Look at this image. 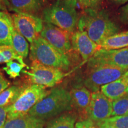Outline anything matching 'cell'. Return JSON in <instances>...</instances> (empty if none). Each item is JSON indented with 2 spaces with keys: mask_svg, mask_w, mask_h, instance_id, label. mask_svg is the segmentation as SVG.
<instances>
[{
  "mask_svg": "<svg viewBox=\"0 0 128 128\" xmlns=\"http://www.w3.org/2000/svg\"><path fill=\"white\" fill-rule=\"evenodd\" d=\"M50 90L43 86L29 84L24 89L15 103L8 107L7 119L28 114L36 104L46 97Z\"/></svg>",
  "mask_w": 128,
  "mask_h": 128,
  "instance_id": "6",
  "label": "cell"
},
{
  "mask_svg": "<svg viewBox=\"0 0 128 128\" xmlns=\"http://www.w3.org/2000/svg\"><path fill=\"white\" fill-rule=\"evenodd\" d=\"M14 29L12 16L7 12H0V46H12Z\"/></svg>",
  "mask_w": 128,
  "mask_h": 128,
  "instance_id": "17",
  "label": "cell"
},
{
  "mask_svg": "<svg viewBox=\"0 0 128 128\" xmlns=\"http://www.w3.org/2000/svg\"><path fill=\"white\" fill-rule=\"evenodd\" d=\"M128 70L108 64L87 63L83 84L92 92H98L103 86L121 78Z\"/></svg>",
  "mask_w": 128,
  "mask_h": 128,
  "instance_id": "5",
  "label": "cell"
},
{
  "mask_svg": "<svg viewBox=\"0 0 128 128\" xmlns=\"http://www.w3.org/2000/svg\"><path fill=\"white\" fill-rule=\"evenodd\" d=\"M49 1H56V0H49Z\"/></svg>",
  "mask_w": 128,
  "mask_h": 128,
  "instance_id": "36",
  "label": "cell"
},
{
  "mask_svg": "<svg viewBox=\"0 0 128 128\" xmlns=\"http://www.w3.org/2000/svg\"><path fill=\"white\" fill-rule=\"evenodd\" d=\"M78 116L74 111L64 112L49 120L45 128H74Z\"/></svg>",
  "mask_w": 128,
  "mask_h": 128,
  "instance_id": "18",
  "label": "cell"
},
{
  "mask_svg": "<svg viewBox=\"0 0 128 128\" xmlns=\"http://www.w3.org/2000/svg\"><path fill=\"white\" fill-rule=\"evenodd\" d=\"M25 67H28L26 64H22L12 60L6 63V66L3 68V70L10 78L15 79L20 76V73L23 71V68Z\"/></svg>",
  "mask_w": 128,
  "mask_h": 128,
  "instance_id": "24",
  "label": "cell"
},
{
  "mask_svg": "<svg viewBox=\"0 0 128 128\" xmlns=\"http://www.w3.org/2000/svg\"><path fill=\"white\" fill-rule=\"evenodd\" d=\"M29 84L52 88L61 82L66 73L58 68L46 66L38 61H32L29 71H24Z\"/></svg>",
  "mask_w": 128,
  "mask_h": 128,
  "instance_id": "8",
  "label": "cell"
},
{
  "mask_svg": "<svg viewBox=\"0 0 128 128\" xmlns=\"http://www.w3.org/2000/svg\"><path fill=\"white\" fill-rule=\"evenodd\" d=\"M107 1L110 4L117 6V7L122 6V5H124L126 3L128 2V0H107Z\"/></svg>",
  "mask_w": 128,
  "mask_h": 128,
  "instance_id": "31",
  "label": "cell"
},
{
  "mask_svg": "<svg viewBox=\"0 0 128 128\" xmlns=\"http://www.w3.org/2000/svg\"><path fill=\"white\" fill-rule=\"evenodd\" d=\"M11 82L5 77L2 71L0 70V94L10 86Z\"/></svg>",
  "mask_w": 128,
  "mask_h": 128,
  "instance_id": "29",
  "label": "cell"
},
{
  "mask_svg": "<svg viewBox=\"0 0 128 128\" xmlns=\"http://www.w3.org/2000/svg\"><path fill=\"white\" fill-rule=\"evenodd\" d=\"M96 128H98V127H96Z\"/></svg>",
  "mask_w": 128,
  "mask_h": 128,
  "instance_id": "38",
  "label": "cell"
},
{
  "mask_svg": "<svg viewBox=\"0 0 128 128\" xmlns=\"http://www.w3.org/2000/svg\"><path fill=\"white\" fill-rule=\"evenodd\" d=\"M87 63L108 64L128 70V47L111 50L100 48Z\"/></svg>",
  "mask_w": 128,
  "mask_h": 128,
  "instance_id": "12",
  "label": "cell"
},
{
  "mask_svg": "<svg viewBox=\"0 0 128 128\" xmlns=\"http://www.w3.org/2000/svg\"><path fill=\"white\" fill-rule=\"evenodd\" d=\"M78 30L87 33L92 41L100 46L106 39L119 33L120 30L105 10H84L80 16Z\"/></svg>",
  "mask_w": 128,
  "mask_h": 128,
  "instance_id": "1",
  "label": "cell"
},
{
  "mask_svg": "<svg viewBox=\"0 0 128 128\" xmlns=\"http://www.w3.org/2000/svg\"><path fill=\"white\" fill-rule=\"evenodd\" d=\"M74 7L65 0H56L44 10L43 21L73 34L78 28L79 16Z\"/></svg>",
  "mask_w": 128,
  "mask_h": 128,
  "instance_id": "3",
  "label": "cell"
},
{
  "mask_svg": "<svg viewBox=\"0 0 128 128\" xmlns=\"http://www.w3.org/2000/svg\"><path fill=\"white\" fill-rule=\"evenodd\" d=\"M73 110L78 119H88V109L92 98V92L84 86L82 77L77 76L73 80L70 88Z\"/></svg>",
  "mask_w": 128,
  "mask_h": 128,
  "instance_id": "9",
  "label": "cell"
},
{
  "mask_svg": "<svg viewBox=\"0 0 128 128\" xmlns=\"http://www.w3.org/2000/svg\"><path fill=\"white\" fill-rule=\"evenodd\" d=\"M128 89V80L122 76L116 81L102 86L100 92L113 102L127 94Z\"/></svg>",
  "mask_w": 128,
  "mask_h": 128,
  "instance_id": "15",
  "label": "cell"
},
{
  "mask_svg": "<svg viewBox=\"0 0 128 128\" xmlns=\"http://www.w3.org/2000/svg\"><path fill=\"white\" fill-rule=\"evenodd\" d=\"M12 46L19 56L23 59L28 57L29 54V44L28 40L22 36L15 28L12 32Z\"/></svg>",
  "mask_w": 128,
  "mask_h": 128,
  "instance_id": "21",
  "label": "cell"
},
{
  "mask_svg": "<svg viewBox=\"0 0 128 128\" xmlns=\"http://www.w3.org/2000/svg\"><path fill=\"white\" fill-rule=\"evenodd\" d=\"M72 110L70 89L64 86H58L51 89L50 93L36 104L28 114L47 120L64 112Z\"/></svg>",
  "mask_w": 128,
  "mask_h": 128,
  "instance_id": "2",
  "label": "cell"
},
{
  "mask_svg": "<svg viewBox=\"0 0 128 128\" xmlns=\"http://www.w3.org/2000/svg\"><path fill=\"white\" fill-rule=\"evenodd\" d=\"M124 76V78H125L126 79H127L128 80V70L127 71H126V72L124 74V76Z\"/></svg>",
  "mask_w": 128,
  "mask_h": 128,
  "instance_id": "35",
  "label": "cell"
},
{
  "mask_svg": "<svg viewBox=\"0 0 128 128\" xmlns=\"http://www.w3.org/2000/svg\"><path fill=\"white\" fill-rule=\"evenodd\" d=\"M112 116L128 114V94L112 102Z\"/></svg>",
  "mask_w": 128,
  "mask_h": 128,
  "instance_id": "23",
  "label": "cell"
},
{
  "mask_svg": "<svg viewBox=\"0 0 128 128\" xmlns=\"http://www.w3.org/2000/svg\"><path fill=\"white\" fill-rule=\"evenodd\" d=\"M103 1V0H78V3L83 10L88 9L99 10Z\"/></svg>",
  "mask_w": 128,
  "mask_h": 128,
  "instance_id": "26",
  "label": "cell"
},
{
  "mask_svg": "<svg viewBox=\"0 0 128 128\" xmlns=\"http://www.w3.org/2000/svg\"><path fill=\"white\" fill-rule=\"evenodd\" d=\"M12 60H16L22 64H26L23 59L16 54L12 46H0V64L7 63Z\"/></svg>",
  "mask_w": 128,
  "mask_h": 128,
  "instance_id": "22",
  "label": "cell"
},
{
  "mask_svg": "<svg viewBox=\"0 0 128 128\" xmlns=\"http://www.w3.org/2000/svg\"><path fill=\"white\" fill-rule=\"evenodd\" d=\"M118 16L122 23L128 25V3L118 10Z\"/></svg>",
  "mask_w": 128,
  "mask_h": 128,
  "instance_id": "27",
  "label": "cell"
},
{
  "mask_svg": "<svg viewBox=\"0 0 128 128\" xmlns=\"http://www.w3.org/2000/svg\"><path fill=\"white\" fill-rule=\"evenodd\" d=\"M71 42L72 49L84 62L88 61L100 48V46L90 39L86 32L79 30L71 34Z\"/></svg>",
  "mask_w": 128,
  "mask_h": 128,
  "instance_id": "13",
  "label": "cell"
},
{
  "mask_svg": "<svg viewBox=\"0 0 128 128\" xmlns=\"http://www.w3.org/2000/svg\"><path fill=\"white\" fill-rule=\"evenodd\" d=\"M106 120L115 128H128V114L112 116Z\"/></svg>",
  "mask_w": 128,
  "mask_h": 128,
  "instance_id": "25",
  "label": "cell"
},
{
  "mask_svg": "<svg viewBox=\"0 0 128 128\" xmlns=\"http://www.w3.org/2000/svg\"><path fill=\"white\" fill-rule=\"evenodd\" d=\"M67 2H68L70 4H71L72 6H74V7H76V5L78 3V0H65Z\"/></svg>",
  "mask_w": 128,
  "mask_h": 128,
  "instance_id": "34",
  "label": "cell"
},
{
  "mask_svg": "<svg viewBox=\"0 0 128 128\" xmlns=\"http://www.w3.org/2000/svg\"><path fill=\"white\" fill-rule=\"evenodd\" d=\"M112 101L100 91L92 92L88 109V119L98 127L101 124L112 117Z\"/></svg>",
  "mask_w": 128,
  "mask_h": 128,
  "instance_id": "11",
  "label": "cell"
},
{
  "mask_svg": "<svg viewBox=\"0 0 128 128\" xmlns=\"http://www.w3.org/2000/svg\"><path fill=\"white\" fill-rule=\"evenodd\" d=\"M7 7L5 0H0V11L1 12H7Z\"/></svg>",
  "mask_w": 128,
  "mask_h": 128,
  "instance_id": "33",
  "label": "cell"
},
{
  "mask_svg": "<svg viewBox=\"0 0 128 128\" xmlns=\"http://www.w3.org/2000/svg\"><path fill=\"white\" fill-rule=\"evenodd\" d=\"M12 16L14 28L30 44L40 36L44 22L38 16L24 13Z\"/></svg>",
  "mask_w": 128,
  "mask_h": 128,
  "instance_id": "10",
  "label": "cell"
},
{
  "mask_svg": "<svg viewBox=\"0 0 128 128\" xmlns=\"http://www.w3.org/2000/svg\"><path fill=\"white\" fill-rule=\"evenodd\" d=\"M5 1H6V0H5Z\"/></svg>",
  "mask_w": 128,
  "mask_h": 128,
  "instance_id": "39",
  "label": "cell"
},
{
  "mask_svg": "<svg viewBox=\"0 0 128 128\" xmlns=\"http://www.w3.org/2000/svg\"><path fill=\"white\" fill-rule=\"evenodd\" d=\"M8 108L0 107V128H3L7 118Z\"/></svg>",
  "mask_w": 128,
  "mask_h": 128,
  "instance_id": "30",
  "label": "cell"
},
{
  "mask_svg": "<svg viewBox=\"0 0 128 128\" xmlns=\"http://www.w3.org/2000/svg\"><path fill=\"white\" fill-rule=\"evenodd\" d=\"M99 128H115L113 125L109 124L107 120L103 122L102 124H101L100 125L98 126Z\"/></svg>",
  "mask_w": 128,
  "mask_h": 128,
  "instance_id": "32",
  "label": "cell"
},
{
  "mask_svg": "<svg viewBox=\"0 0 128 128\" xmlns=\"http://www.w3.org/2000/svg\"><path fill=\"white\" fill-rule=\"evenodd\" d=\"M46 120L28 114L7 119L3 128H44Z\"/></svg>",
  "mask_w": 128,
  "mask_h": 128,
  "instance_id": "16",
  "label": "cell"
},
{
  "mask_svg": "<svg viewBox=\"0 0 128 128\" xmlns=\"http://www.w3.org/2000/svg\"><path fill=\"white\" fill-rule=\"evenodd\" d=\"M30 59L46 66L58 68L65 72L74 64L66 55L59 52L40 36L30 44Z\"/></svg>",
  "mask_w": 128,
  "mask_h": 128,
  "instance_id": "4",
  "label": "cell"
},
{
  "mask_svg": "<svg viewBox=\"0 0 128 128\" xmlns=\"http://www.w3.org/2000/svg\"><path fill=\"white\" fill-rule=\"evenodd\" d=\"M7 9L15 13L36 16L50 5L49 0H6Z\"/></svg>",
  "mask_w": 128,
  "mask_h": 128,
  "instance_id": "14",
  "label": "cell"
},
{
  "mask_svg": "<svg viewBox=\"0 0 128 128\" xmlns=\"http://www.w3.org/2000/svg\"><path fill=\"white\" fill-rule=\"evenodd\" d=\"M128 47V30L120 32L106 39L100 45V48L120 49Z\"/></svg>",
  "mask_w": 128,
  "mask_h": 128,
  "instance_id": "20",
  "label": "cell"
},
{
  "mask_svg": "<svg viewBox=\"0 0 128 128\" xmlns=\"http://www.w3.org/2000/svg\"><path fill=\"white\" fill-rule=\"evenodd\" d=\"M40 36L59 52L66 55L74 64L79 62V55L72 47L71 34L52 24L44 22Z\"/></svg>",
  "mask_w": 128,
  "mask_h": 128,
  "instance_id": "7",
  "label": "cell"
},
{
  "mask_svg": "<svg viewBox=\"0 0 128 128\" xmlns=\"http://www.w3.org/2000/svg\"><path fill=\"white\" fill-rule=\"evenodd\" d=\"M127 94H128V92H127Z\"/></svg>",
  "mask_w": 128,
  "mask_h": 128,
  "instance_id": "37",
  "label": "cell"
},
{
  "mask_svg": "<svg viewBox=\"0 0 128 128\" xmlns=\"http://www.w3.org/2000/svg\"><path fill=\"white\" fill-rule=\"evenodd\" d=\"M28 85L15 84L10 86L0 94V107L11 106L15 103L24 89Z\"/></svg>",
  "mask_w": 128,
  "mask_h": 128,
  "instance_id": "19",
  "label": "cell"
},
{
  "mask_svg": "<svg viewBox=\"0 0 128 128\" xmlns=\"http://www.w3.org/2000/svg\"><path fill=\"white\" fill-rule=\"evenodd\" d=\"M95 124L90 119L78 120L75 124L74 128H96Z\"/></svg>",
  "mask_w": 128,
  "mask_h": 128,
  "instance_id": "28",
  "label": "cell"
}]
</instances>
